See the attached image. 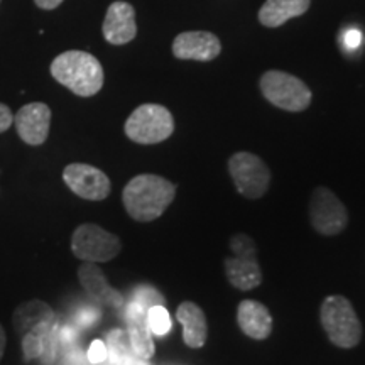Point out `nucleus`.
Here are the masks:
<instances>
[{"instance_id": "nucleus-10", "label": "nucleus", "mask_w": 365, "mask_h": 365, "mask_svg": "<svg viewBox=\"0 0 365 365\" xmlns=\"http://www.w3.org/2000/svg\"><path fill=\"white\" fill-rule=\"evenodd\" d=\"M63 181L73 193L88 202H102L110 195L108 176L98 168L83 163H73L63 170Z\"/></svg>"}, {"instance_id": "nucleus-5", "label": "nucleus", "mask_w": 365, "mask_h": 365, "mask_svg": "<svg viewBox=\"0 0 365 365\" xmlns=\"http://www.w3.org/2000/svg\"><path fill=\"white\" fill-rule=\"evenodd\" d=\"M259 86L267 102L282 110L303 112L312 103V90L307 83L286 71H266Z\"/></svg>"}, {"instance_id": "nucleus-23", "label": "nucleus", "mask_w": 365, "mask_h": 365, "mask_svg": "<svg viewBox=\"0 0 365 365\" xmlns=\"http://www.w3.org/2000/svg\"><path fill=\"white\" fill-rule=\"evenodd\" d=\"M107 355H108V350L102 340L91 341V345L88 349V360L91 364L103 362V360L107 359Z\"/></svg>"}, {"instance_id": "nucleus-7", "label": "nucleus", "mask_w": 365, "mask_h": 365, "mask_svg": "<svg viewBox=\"0 0 365 365\" xmlns=\"http://www.w3.org/2000/svg\"><path fill=\"white\" fill-rule=\"evenodd\" d=\"M122 250V242L115 234L97 223H81L71 237V252L83 262H108Z\"/></svg>"}, {"instance_id": "nucleus-17", "label": "nucleus", "mask_w": 365, "mask_h": 365, "mask_svg": "<svg viewBox=\"0 0 365 365\" xmlns=\"http://www.w3.org/2000/svg\"><path fill=\"white\" fill-rule=\"evenodd\" d=\"M178 322L182 325V340L190 349H202L207 344L208 323L203 309L193 301H182L176 312Z\"/></svg>"}, {"instance_id": "nucleus-4", "label": "nucleus", "mask_w": 365, "mask_h": 365, "mask_svg": "<svg viewBox=\"0 0 365 365\" xmlns=\"http://www.w3.org/2000/svg\"><path fill=\"white\" fill-rule=\"evenodd\" d=\"M125 135L135 144H159L175 132V118L166 107L144 103L137 107L125 120Z\"/></svg>"}, {"instance_id": "nucleus-25", "label": "nucleus", "mask_w": 365, "mask_h": 365, "mask_svg": "<svg viewBox=\"0 0 365 365\" xmlns=\"http://www.w3.org/2000/svg\"><path fill=\"white\" fill-rule=\"evenodd\" d=\"M34 2L39 9H44V11H53V9L61 6L63 0H34Z\"/></svg>"}, {"instance_id": "nucleus-20", "label": "nucleus", "mask_w": 365, "mask_h": 365, "mask_svg": "<svg viewBox=\"0 0 365 365\" xmlns=\"http://www.w3.org/2000/svg\"><path fill=\"white\" fill-rule=\"evenodd\" d=\"M56 328V323H43V325L34 327L22 335V354H24L26 362L34 359H41L44 352V344L48 340L49 333Z\"/></svg>"}, {"instance_id": "nucleus-2", "label": "nucleus", "mask_w": 365, "mask_h": 365, "mask_svg": "<svg viewBox=\"0 0 365 365\" xmlns=\"http://www.w3.org/2000/svg\"><path fill=\"white\" fill-rule=\"evenodd\" d=\"M51 76L78 97H93L103 86V68L93 54L66 51L53 59Z\"/></svg>"}, {"instance_id": "nucleus-14", "label": "nucleus", "mask_w": 365, "mask_h": 365, "mask_svg": "<svg viewBox=\"0 0 365 365\" xmlns=\"http://www.w3.org/2000/svg\"><path fill=\"white\" fill-rule=\"evenodd\" d=\"M103 38L113 46L130 43L137 36L135 11L129 2L117 0L108 7L103 21Z\"/></svg>"}, {"instance_id": "nucleus-6", "label": "nucleus", "mask_w": 365, "mask_h": 365, "mask_svg": "<svg viewBox=\"0 0 365 365\" xmlns=\"http://www.w3.org/2000/svg\"><path fill=\"white\" fill-rule=\"evenodd\" d=\"M232 255L225 259V274L232 286L250 291L261 286L262 271L257 262V249L249 235L237 234L230 239Z\"/></svg>"}, {"instance_id": "nucleus-12", "label": "nucleus", "mask_w": 365, "mask_h": 365, "mask_svg": "<svg viewBox=\"0 0 365 365\" xmlns=\"http://www.w3.org/2000/svg\"><path fill=\"white\" fill-rule=\"evenodd\" d=\"M150 308V307H149ZM144 303L134 301L125 309V323H127V336H129L130 350L135 357L149 360L153 359L156 346L153 341V331L149 328L148 309Z\"/></svg>"}, {"instance_id": "nucleus-19", "label": "nucleus", "mask_w": 365, "mask_h": 365, "mask_svg": "<svg viewBox=\"0 0 365 365\" xmlns=\"http://www.w3.org/2000/svg\"><path fill=\"white\" fill-rule=\"evenodd\" d=\"M312 0H266L259 11V21L266 27H279L294 17L303 16Z\"/></svg>"}, {"instance_id": "nucleus-22", "label": "nucleus", "mask_w": 365, "mask_h": 365, "mask_svg": "<svg viewBox=\"0 0 365 365\" xmlns=\"http://www.w3.org/2000/svg\"><path fill=\"white\" fill-rule=\"evenodd\" d=\"M340 44L344 46L345 51H357L359 46L362 44V33L359 29H355V27H350V29L344 31V34L340 36Z\"/></svg>"}, {"instance_id": "nucleus-16", "label": "nucleus", "mask_w": 365, "mask_h": 365, "mask_svg": "<svg viewBox=\"0 0 365 365\" xmlns=\"http://www.w3.org/2000/svg\"><path fill=\"white\" fill-rule=\"evenodd\" d=\"M237 323L244 335L252 340H266L272 331V317L266 304L255 299L240 301L237 308Z\"/></svg>"}, {"instance_id": "nucleus-3", "label": "nucleus", "mask_w": 365, "mask_h": 365, "mask_svg": "<svg viewBox=\"0 0 365 365\" xmlns=\"http://www.w3.org/2000/svg\"><path fill=\"white\" fill-rule=\"evenodd\" d=\"M319 322L328 340L340 349H354L362 339V323L345 296H328L319 308Z\"/></svg>"}, {"instance_id": "nucleus-8", "label": "nucleus", "mask_w": 365, "mask_h": 365, "mask_svg": "<svg viewBox=\"0 0 365 365\" xmlns=\"http://www.w3.org/2000/svg\"><path fill=\"white\" fill-rule=\"evenodd\" d=\"M228 173L237 191L249 200L262 198L271 185V171L261 158L252 153H235L228 159Z\"/></svg>"}, {"instance_id": "nucleus-21", "label": "nucleus", "mask_w": 365, "mask_h": 365, "mask_svg": "<svg viewBox=\"0 0 365 365\" xmlns=\"http://www.w3.org/2000/svg\"><path fill=\"white\" fill-rule=\"evenodd\" d=\"M148 322L150 331L156 336L168 335L173 328L170 312H168L163 304H153V307L148 309Z\"/></svg>"}, {"instance_id": "nucleus-11", "label": "nucleus", "mask_w": 365, "mask_h": 365, "mask_svg": "<svg viewBox=\"0 0 365 365\" xmlns=\"http://www.w3.org/2000/svg\"><path fill=\"white\" fill-rule=\"evenodd\" d=\"M14 125L22 143L27 145L44 144L51 127V108L43 102L27 103L14 115Z\"/></svg>"}, {"instance_id": "nucleus-9", "label": "nucleus", "mask_w": 365, "mask_h": 365, "mask_svg": "<svg viewBox=\"0 0 365 365\" xmlns=\"http://www.w3.org/2000/svg\"><path fill=\"white\" fill-rule=\"evenodd\" d=\"M309 222L318 234L339 235L349 225V212L331 190L318 186L309 200Z\"/></svg>"}, {"instance_id": "nucleus-13", "label": "nucleus", "mask_w": 365, "mask_h": 365, "mask_svg": "<svg viewBox=\"0 0 365 365\" xmlns=\"http://www.w3.org/2000/svg\"><path fill=\"white\" fill-rule=\"evenodd\" d=\"M222 51L220 39L207 31H190L176 36L173 43V54L178 59L212 61Z\"/></svg>"}, {"instance_id": "nucleus-26", "label": "nucleus", "mask_w": 365, "mask_h": 365, "mask_svg": "<svg viewBox=\"0 0 365 365\" xmlns=\"http://www.w3.org/2000/svg\"><path fill=\"white\" fill-rule=\"evenodd\" d=\"M6 345H7L6 330H4V327L0 325V360H2V357H4V352H6Z\"/></svg>"}, {"instance_id": "nucleus-15", "label": "nucleus", "mask_w": 365, "mask_h": 365, "mask_svg": "<svg viewBox=\"0 0 365 365\" xmlns=\"http://www.w3.org/2000/svg\"><path fill=\"white\" fill-rule=\"evenodd\" d=\"M78 279H80V284L83 286V289L88 293L91 299L98 301V303L105 304V307H110L115 309L124 308L125 304L124 296L108 284V281L105 279L103 272L100 271L95 262L81 264L78 267Z\"/></svg>"}, {"instance_id": "nucleus-18", "label": "nucleus", "mask_w": 365, "mask_h": 365, "mask_svg": "<svg viewBox=\"0 0 365 365\" xmlns=\"http://www.w3.org/2000/svg\"><path fill=\"white\" fill-rule=\"evenodd\" d=\"M43 323H56L54 309L43 299L24 301L12 313V325L21 336Z\"/></svg>"}, {"instance_id": "nucleus-1", "label": "nucleus", "mask_w": 365, "mask_h": 365, "mask_svg": "<svg viewBox=\"0 0 365 365\" xmlns=\"http://www.w3.org/2000/svg\"><path fill=\"white\" fill-rule=\"evenodd\" d=\"M176 196V186L158 175H139L122 191L125 212L135 222H153L166 212Z\"/></svg>"}, {"instance_id": "nucleus-24", "label": "nucleus", "mask_w": 365, "mask_h": 365, "mask_svg": "<svg viewBox=\"0 0 365 365\" xmlns=\"http://www.w3.org/2000/svg\"><path fill=\"white\" fill-rule=\"evenodd\" d=\"M14 124V113L6 103H0V134L9 130Z\"/></svg>"}]
</instances>
